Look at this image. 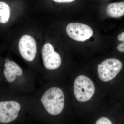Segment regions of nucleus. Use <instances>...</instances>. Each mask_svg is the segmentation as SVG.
I'll return each instance as SVG.
<instances>
[{"label": "nucleus", "mask_w": 124, "mask_h": 124, "mask_svg": "<svg viewBox=\"0 0 124 124\" xmlns=\"http://www.w3.org/2000/svg\"><path fill=\"white\" fill-rule=\"evenodd\" d=\"M41 100L46 110L52 115L60 114L64 108V93L57 87H52L48 90L42 95Z\"/></svg>", "instance_id": "nucleus-1"}, {"label": "nucleus", "mask_w": 124, "mask_h": 124, "mask_svg": "<svg viewBox=\"0 0 124 124\" xmlns=\"http://www.w3.org/2000/svg\"><path fill=\"white\" fill-rule=\"evenodd\" d=\"M74 93L78 101L84 102L91 99L94 93V85L90 79L86 76L80 75L74 81Z\"/></svg>", "instance_id": "nucleus-2"}, {"label": "nucleus", "mask_w": 124, "mask_h": 124, "mask_svg": "<svg viewBox=\"0 0 124 124\" xmlns=\"http://www.w3.org/2000/svg\"><path fill=\"white\" fill-rule=\"evenodd\" d=\"M122 67V62L118 59H107L98 65L99 77L103 82L110 81L119 73Z\"/></svg>", "instance_id": "nucleus-3"}, {"label": "nucleus", "mask_w": 124, "mask_h": 124, "mask_svg": "<svg viewBox=\"0 0 124 124\" xmlns=\"http://www.w3.org/2000/svg\"><path fill=\"white\" fill-rule=\"evenodd\" d=\"M67 34L69 37L77 41H85L93 35L92 28L86 24L80 23H69L66 28Z\"/></svg>", "instance_id": "nucleus-4"}, {"label": "nucleus", "mask_w": 124, "mask_h": 124, "mask_svg": "<svg viewBox=\"0 0 124 124\" xmlns=\"http://www.w3.org/2000/svg\"><path fill=\"white\" fill-rule=\"evenodd\" d=\"M21 106L17 102L6 101L0 102V122L8 123L17 119Z\"/></svg>", "instance_id": "nucleus-5"}, {"label": "nucleus", "mask_w": 124, "mask_h": 124, "mask_svg": "<svg viewBox=\"0 0 124 124\" xmlns=\"http://www.w3.org/2000/svg\"><path fill=\"white\" fill-rule=\"evenodd\" d=\"M20 54L25 60L33 61L37 53V45L35 39L31 36L25 35L20 38L19 42Z\"/></svg>", "instance_id": "nucleus-6"}, {"label": "nucleus", "mask_w": 124, "mask_h": 124, "mask_svg": "<svg viewBox=\"0 0 124 124\" xmlns=\"http://www.w3.org/2000/svg\"><path fill=\"white\" fill-rule=\"evenodd\" d=\"M43 63L45 67L49 70L57 69L62 63L60 55L54 50L53 46L50 43H46L43 46L42 50Z\"/></svg>", "instance_id": "nucleus-7"}, {"label": "nucleus", "mask_w": 124, "mask_h": 124, "mask_svg": "<svg viewBox=\"0 0 124 124\" xmlns=\"http://www.w3.org/2000/svg\"><path fill=\"white\" fill-rule=\"evenodd\" d=\"M4 70L5 77L8 82L11 83L16 79V76H22L23 71L22 68L15 62L8 61L5 63Z\"/></svg>", "instance_id": "nucleus-8"}, {"label": "nucleus", "mask_w": 124, "mask_h": 124, "mask_svg": "<svg viewBox=\"0 0 124 124\" xmlns=\"http://www.w3.org/2000/svg\"><path fill=\"white\" fill-rule=\"evenodd\" d=\"M106 13L109 17L119 18L124 15V2L111 3L108 6Z\"/></svg>", "instance_id": "nucleus-9"}, {"label": "nucleus", "mask_w": 124, "mask_h": 124, "mask_svg": "<svg viewBox=\"0 0 124 124\" xmlns=\"http://www.w3.org/2000/svg\"><path fill=\"white\" fill-rule=\"evenodd\" d=\"M10 16V9L7 3L0 1V23H6L8 22Z\"/></svg>", "instance_id": "nucleus-10"}, {"label": "nucleus", "mask_w": 124, "mask_h": 124, "mask_svg": "<svg viewBox=\"0 0 124 124\" xmlns=\"http://www.w3.org/2000/svg\"><path fill=\"white\" fill-rule=\"evenodd\" d=\"M96 124H112V122L108 118L106 117H102L99 118L96 121Z\"/></svg>", "instance_id": "nucleus-11"}, {"label": "nucleus", "mask_w": 124, "mask_h": 124, "mask_svg": "<svg viewBox=\"0 0 124 124\" xmlns=\"http://www.w3.org/2000/svg\"><path fill=\"white\" fill-rule=\"evenodd\" d=\"M117 49L120 52L124 53V42H122L118 45Z\"/></svg>", "instance_id": "nucleus-12"}, {"label": "nucleus", "mask_w": 124, "mask_h": 124, "mask_svg": "<svg viewBox=\"0 0 124 124\" xmlns=\"http://www.w3.org/2000/svg\"><path fill=\"white\" fill-rule=\"evenodd\" d=\"M54 2L59 3H68L73 2L75 0H53Z\"/></svg>", "instance_id": "nucleus-13"}, {"label": "nucleus", "mask_w": 124, "mask_h": 124, "mask_svg": "<svg viewBox=\"0 0 124 124\" xmlns=\"http://www.w3.org/2000/svg\"><path fill=\"white\" fill-rule=\"evenodd\" d=\"M117 39L120 41L124 42V32L121 33L117 37Z\"/></svg>", "instance_id": "nucleus-14"}]
</instances>
